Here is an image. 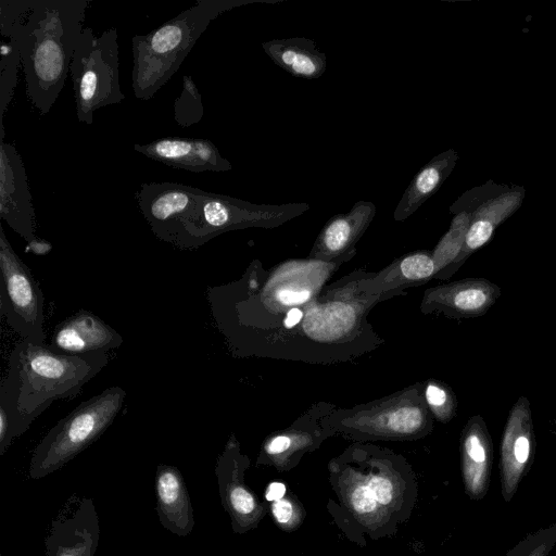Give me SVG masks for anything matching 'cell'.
I'll list each match as a JSON object with an SVG mask.
<instances>
[{
    "instance_id": "cell-7",
    "label": "cell",
    "mask_w": 556,
    "mask_h": 556,
    "mask_svg": "<svg viewBox=\"0 0 556 556\" xmlns=\"http://www.w3.org/2000/svg\"><path fill=\"white\" fill-rule=\"evenodd\" d=\"M0 315L22 337L45 344V296L0 225Z\"/></svg>"
},
{
    "instance_id": "cell-19",
    "label": "cell",
    "mask_w": 556,
    "mask_h": 556,
    "mask_svg": "<svg viewBox=\"0 0 556 556\" xmlns=\"http://www.w3.org/2000/svg\"><path fill=\"white\" fill-rule=\"evenodd\" d=\"M448 165V159L440 155L416 174L395 207V220H404L417 211L440 186Z\"/></svg>"
},
{
    "instance_id": "cell-24",
    "label": "cell",
    "mask_w": 556,
    "mask_h": 556,
    "mask_svg": "<svg viewBox=\"0 0 556 556\" xmlns=\"http://www.w3.org/2000/svg\"><path fill=\"white\" fill-rule=\"evenodd\" d=\"M463 226V224H454L438 244L432 256L435 264V274H439L443 268L452 264L459 255L467 233V231H464Z\"/></svg>"
},
{
    "instance_id": "cell-26",
    "label": "cell",
    "mask_w": 556,
    "mask_h": 556,
    "mask_svg": "<svg viewBox=\"0 0 556 556\" xmlns=\"http://www.w3.org/2000/svg\"><path fill=\"white\" fill-rule=\"evenodd\" d=\"M399 268L408 280H424L437 273L433 257L425 251L403 257L399 262Z\"/></svg>"
},
{
    "instance_id": "cell-34",
    "label": "cell",
    "mask_w": 556,
    "mask_h": 556,
    "mask_svg": "<svg viewBox=\"0 0 556 556\" xmlns=\"http://www.w3.org/2000/svg\"><path fill=\"white\" fill-rule=\"evenodd\" d=\"M291 440L287 435L275 437L267 445L266 452L268 454H279L289 448Z\"/></svg>"
},
{
    "instance_id": "cell-8",
    "label": "cell",
    "mask_w": 556,
    "mask_h": 556,
    "mask_svg": "<svg viewBox=\"0 0 556 556\" xmlns=\"http://www.w3.org/2000/svg\"><path fill=\"white\" fill-rule=\"evenodd\" d=\"M535 437L530 403L519 396L510 408L500 448L501 493L506 503L515 496L534 457Z\"/></svg>"
},
{
    "instance_id": "cell-3",
    "label": "cell",
    "mask_w": 556,
    "mask_h": 556,
    "mask_svg": "<svg viewBox=\"0 0 556 556\" xmlns=\"http://www.w3.org/2000/svg\"><path fill=\"white\" fill-rule=\"evenodd\" d=\"M243 3L201 0L154 30L134 36L131 80L135 97L151 99L179 70L208 24L223 12Z\"/></svg>"
},
{
    "instance_id": "cell-13",
    "label": "cell",
    "mask_w": 556,
    "mask_h": 556,
    "mask_svg": "<svg viewBox=\"0 0 556 556\" xmlns=\"http://www.w3.org/2000/svg\"><path fill=\"white\" fill-rule=\"evenodd\" d=\"M123 341L113 327L81 309L56 325L50 346L62 354L83 355L109 352L119 348Z\"/></svg>"
},
{
    "instance_id": "cell-36",
    "label": "cell",
    "mask_w": 556,
    "mask_h": 556,
    "mask_svg": "<svg viewBox=\"0 0 556 556\" xmlns=\"http://www.w3.org/2000/svg\"><path fill=\"white\" fill-rule=\"evenodd\" d=\"M302 316H303V313L299 307L294 306V307L290 308L285 317L283 326L286 328L294 327L295 325H298L300 323Z\"/></svg>"
},
{
    "instance_id": "cell-27",
    "label": "cell",
    "mask_w": 556,
    "mask_h": 556,
    "mask_svg": "<svg viewBox=\"0 0 556 556\" xmlns=\"http://www.w3.org/2000/svg\"><path fill=\"white\" fill-rule=\"evenodd\" d=\"M425 394L428 404L440 420L447 421L454 416L456 402L448 389L442 384L429 383Z\"/></svg>"
},
{
    "instance_id": "cell-22",
    "label": "cell",
    "mask_w": 556,
    "mask_h": 556,
    "mask_svg": "<svg viewBox=\"0 0 556 556\" xmlns=\"http://www.w3.org/2000/svg\"><path fill=\"white\" fill-rule=\"evenodd\" d=\"M203 116L201 94L193 79L185 75L182 90L174 103V118L179 126L188 127L197 124Z\"/></svg>"
},
{
    "instance_id": "cell-33",
    "label": "cell",
    "mask_w": 556,
    "mask_h": 556,
    "mask_svg": "<svg viewBox=\"0 0 556 556\" xmlns=\"http://www.w3.org/2000/svg\"><path fill=\"white\" fill-rule=\"evenodd\" d=\"M52 250V244L41 238H34L33 240L27 242L25 247V252H31L35 255H46Z\"/></svg>"
},
{
    "instance_id": "cell-16",
    "label": "cell",
    "mask_w": 556,
    "mask_h": 556,
    "mask_svg": "<svg viewBox=\"0 0 556 556\" xmlns=\"http://www.w3.org/2000/svg\"><path fill=\"white\" fill-rule=\"evenodd\" d=\"M501 293V288L488 279L468 278L434 289L431 300L452 316L473 318L484 315Z\"/></svg>"
},
{
    "instance_id": "cell-17",
    "label": "cell",
    "mask_w": 556,
    "mask_h": 556,
    "mask_svg": "<svg viewBox=\"0 0 556 556\" xmlns=\"http://www.w3.org/2000/svg\"><path fill=\"white\" fill-rule=\"evenodd\" d=\"M375 214L372 202L359 200L348 213L332 216L320 231L312 255L332 257L343 254L361 238Z\"/></svg>"
},
{
    "instance_id": "cell-11",
    "label": "cell",
    "mask_w": 556,
    "mask_h": 556,
    "mask_svg": "<svg viewBox=\"0 0 556 556\" xmlns=\"http://www.w3.org/2000/svg\"><path fill=\"white\" fill-rule=\"evenodd\" d=\"M0 217L27 242L36 238L35 208L17 149L0 139Z\"/></svg>"
},
{
    "instance_id": "cell-9",
    "label": "cell",
    "mask_w": 556,
    "mask_h": 556,
    "mask_svg": "<svg viewBox=\"0 0 556 556\" xmlns=\"http://www.w3.org/2000/svg\"><path fill=\"white\" fill-rule=\"evenodd\" d=\"M200 192L199 188L178 182H144L136 192V200L156 238L173 245Z\"/></svg>"
},
{
    "instance_id": "cell-15",
    "label": "cell",
    "mask_w": 556,
    "mask_h": 556,
    "mask_svg": "<svg viewBox=\"0 0 556 556\" xmlns=\"http://www.w3.org/2000/svg\"><path fill=\"white\" fill-rule=\"evenodd\" d=\"M463 477L471 500L483 498L490 488L493 445L483 418L472 416L466 424L462 438Z\"/></svg>"
},
{
    "instance_id": "cell-29",
    "label": "cell",
    "mask_w": 556,
    "mask_h": 556,
    "mask_svg": "<svg viewBox=\"0 0 556 556\" xmlns=\"http://www.w3.org/2000/svg\"><path fill=\"white\" fill-rule=\"evenodd\" d=\"M367 485L372 492L377 503L387 505L392 501L393 486L389 479L383 477H372L367 482Z\"/></svg>"
},
{
    "instance_id": "cell-28",
    "label": "cell",
    "mask_w": 556,
    "mask_h": 556,
    "mask_svg": "<svg viewBox=\"0 0 556 556\" xmlns=\"http://www.w3.org/2000/svg\"><path fill=\"white\" fill-rule=\"evenodd\" d=\"M354 509L358 513H371L377 507V501L367 484L357 486L351 495Z\"/></svg>"
},
{
    "instance_id": "cell-10",
    "label": "cell",
    "mask_w": 556,
    "mask_h": 556,
    "mask_svg": "<svg viewBox=\"0 0 556 556\" xmlns=\"http://www.w3.org/2000/svg\"><path fill=\"white\" fill-rule=\"evenodd\" d=\"M100 539V522L89 497L68 502L52 520L45 539V556H94Z\"/></svg>"
},
{
    "instance_id": "cell-30",
    "label": "cell",
    "mask_w": 556,
    "mask_h": 556,
    "mask_svg": "<svg viewBox=\"0 0 556 556\" xmlns=\"http://www.w3.org/2000/svg\"><path fill=\"white\" fill-rule=\"evenodd\" d=\"M276 298L286 306L299 305L309 300L311 292L307 289H282L278 291Z\"/></svg>"
},
{
    "instance_id": "cell-4",
    "label": "cell",
    "mask_w": 556,
    "mask_h": 556,
    "mask_svg": "<svg viewBox=\"0 0 556 556\" xmlns=\"http://www.w3.org/2000/svg\"><path fill=\"white\" fill-rule=\"evenodd\" d=\"M126 391L110 387L60 419L35 447L28 473L38 480L59 470L96 442L121 412Z\"/></svg>"
},
{
    "instance_id": "cell-18",
    "label": "cell",
    "mask_w": 556,
    "mask_h": 556,
    "mask_svg": "<svg viewBox=\"0 0 556 556\" xmlns=\"http://www.w3.org/2000/svg\"><path fill=\"white\" fill-rule=\"evenodd\" d=\"M262 47L275 64L295 77L315 79L326 71V54L311 39H274L263 42Z\"/></svg>"
},
{
    "instance_id": "cell-37",
    "label": "cell",
    "mask_w": 556,
    "mask_h": 556,
    "mask_svg": "<svg viewBox=\"0 0 556 556\" xmlns=\"http://www.w3.org/2000/svg\"><path fill=\"white\" fill-rule=\"evenodd\" d=\"M555 429H556V419H555Z\"/></svg>"
},
{
    "instance_id": "cell-2",
    "label": "cell",
    "mask_w": 556,
    "mask_h": 556,
    "mask_svg": "<svg viewBox=\"0 0 556 556\" xmlns=\"http://www.w3.org/2000/svg\"><path fill=\"white\" fill-rule=\"evenodd\" d=\"M90 0H36L28 17L9 35L15 41L26 84V96L41 115L60 96Z\"/></svg>"
},
{
    "instance_id": "cell-32",
    "label": "cell",
    "mask_w": 556,
    "mask_h": 556,
    "mask_svg": "<svg viewBox=\"0 0 556 556\" xmlns=\"http://www.w3.org/2000/svg\"><path fill=\"white\" fill-rule=\"evenodd\" d=\"M292 505L287 500L281 498L273 504V514L280 523L288 522L292 517Z\"/></svg>"
},
{
    "instance_id": "cell-25",
    "label": "cell",
    "mask_w": 556,
    "mask_h": 556,
    "mask_svg": "<svg viewBox=\"0 0 556 556\" xmlns=\"http://www.w3.org/2000/svg\"><path fill=\"white\" fill-rule=\"evenodd\" d=\"M36 0H1L0 1V30L3 37L23 24L31 12Z\"/></svg>"
},
{
    "instance_id": "cell-1",
    "label": "cell",
    "mask_w": 556,
    "mask_h": 556,
    "mask_svg": "<svg viewBox=\"0 0 556 556\" xmlns=\"http://www.w3.org/2000/svg\"><path fill=\"white\" fill-rule=\"evenodd\" d=\"M109 358L108 352L68 355L29 340L17 342L0 386L12 438L25 433L54 401L74 399Z\"/></svg>"
},
{
    "instance_id": "cell-14",
    "label": "cell",
    "mask_w": 556,
    "mask_h": 556,
    "mask_svg": "<svg viewBox=\"0 0 556 556\" xmlns=\"http://www.w3.org/2000/svg\"><path fill=\"white\" fill-rule=\"evenodd\" d=\"M156 513L164 529L180 538L191 533L194 516L185 479L175 466L160 464L155 475Z\"/></svg>"
},
{
    "instance_id": "cell-35",
    "label": "cell",
    "mask_w": 556,
    "mask_h": 556,
    "mask_svg": "<svg viewBox=\"0 0 556 556\" xmlns=\"http://www.w3.org/2000/svg\"><path fill=\"white\" fill-rule=\"evenodd\" d=\"M286 494V485L281 482H271L266 490L265 497L267 501L276 502L283 498Z\"/></svg>"
},
{
    "instance_id": "cell-23",
    "label": "cell",
    "mask_w": 556,
    "mask_h": 556,
    "mask_svg": "<svg viewBox=\"0 0 556 556\" xmlns=\"http://www.w3.org/2000/svg\"><path fill=\"white\" fill-rule=\"evenodd\" d=\"M556 545V522L527 534L505 556H548Z\"/></svg>"
},
{
    "instance_id": "cell-6",
    "label": "cell",
    "mask_w": 556,
    "mask_h": 556,
    "mask_svg": "<svg viewBox=\"0 0 556 556\" xmlns=\"http://www.w3.org/2000/svg\"><path fill=\"white\" fill-rule=\"evenodd\" d=\"M70 74L79 122L90 125L97 110L119 104L125 94L119 85L116 28L96 35L90 26H85L74 51Z\"/></svg>"
},
{
    "instance_id": "cell-20",
    "label": "cell",
    "mask_w": 556,
    "mask_h": 556,
    "mask_svg": "<svg viewBox=\"0 0 556 556\" xmlns=\"http://www.w3.org/2000/svg\"><path fill=\"white\" fill-rule=\"evenodd\" d=\"M216 475L224 503L237 517L250 516L256 507L253 495L233 479L232 447L229 442L216 466Z\"/></svg>"
},
{
    "instance_id": "cell-5",
    "label": "cell",
    "mask_w": 556,
    "mask_h": 556,
    "mask_svg": "<svg viewBox=\"0 0 556 556\" xmlns=\"http://www.w3.org/2000/svg\"><path fill=\"white\" fill-rule=\"evenodd\" d=\"M307 210V203L253 204L201 189L197 204L182 223L173 245L181 250L198 249L226 231L275 227Z\"/></svg>"
},
{
    "instance_id": "cell-21",
    "label": "cell",
    "mask_w": 556,
    "mask_h": 556,
    "mask_svg": "<svg viewBox=\"0 0 556 556\" xmlns=\"http://www.w3.org/2000/svg\"><path fill=\"white\" fill-rule=\"evenodd\" d=\"M0 138H4L3 115L17 85L21 53L14 40L2 41L0 47Z\"/></svg>"
},
{
    "instance_id": "cell-38",
    "label": "cell",
    "mask_w": 556,
    "mask_h": 556,
    "mask_svg": "<svg viewBox=\"0 0 556 556\" xmlns=\"http://www.w3.org/2000/svg\"><path fill=\"white\" fill-rule=\"evenodd\" d=\"M0 556H2V555L0 554Z\"/></svg>"
},
{
    "instance_id": "cell-12",
    "label": "cell",
    "mask_w": 556,
    "mask_h": 556,
    "mask_svg": "<svg viewBox=\"0 0 556 556\" xmlns=\"http://www.w3.org/2000/svg\"><path fill=\"white\" fill-rule=\"evenodd\" d=\"M134 149L166 166L193 173L227 172L232 168L208 139L164 137L144 144L136 143Z\"/></svg>"
},
{
    "instance_id": "cell-31",
    "label": "cell",
    "mask_w": 556,
    "mask_h": 556,
    "mask_svg": "<svg viewBox=\"0 0 556 556\" xmlns=\"http://www.w3.org/2000/svg\"><path fill=\"white\" fill-rule=\"evenodd\" d=\"M13 441L11 424L7 409L0 405V455L2 456Z\"/></svg>"
}]
</instances>
